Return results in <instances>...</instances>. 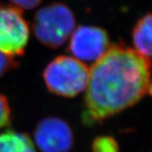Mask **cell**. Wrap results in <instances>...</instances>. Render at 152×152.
Listing matches in <instances>:
<instances>
[{"label":"cell","mask_w":152,"mask_h":152,"mask_svg":"<svg viewBox=\"0 0 152 152\" xmlns=\"http://www.w3.org/2000/svg\"><path fill=\"white\" fill-rule=\"evenodd\" d=\"M151 14L148 13L137 21L132 33L135 51L148 61L151 57Z\"/></svg>","instance_id":"52a82bcc"},{"label":"cell","mask_w":152,"mask_h":152,"mask_svg":"<svg viewBox=\"0 0 152 152\" xmlns=\"http://www.w3.org/2000/svg\"><path fill=\"white\" fill-rule=\"evenodd\" d=\"M110 47L107 32L101 27L80 26L70 36L68 51L82 62H96Z\"/></svg>","instance_id":"5b68a950"},{"label":"cell","mask_w":152,"mask_h":152,"mask_svg":"<svg viewBox=\"0 0 152 152\" xmlns=\"http://www.w3.org/2000/svg\"><path fill=\"white\" fill-rule=\"evenodd\" d=\"M90 70L82 61L69 56H58L43 72L50 92L64 97H74L86 89Z\"/></svg>","instance_id":"7a4b0ae2"},{"label":"cell","mask_w":152,"mask_h":152,"mask_svg":"<svg viewBox=\"0 0 152 152\" xmlns=\"http://www.w3.org/2000/svg\"><path fill=\"white\" fill-rule=\"evenodd\" d=\"M75 29V18L70 9L61 3H53L36 13L32 30L36 38L51 48L61 47Z\"/></svg>","instance_id":"3957f363"},{"label":"cell","mask_w":152,"mask_h":152,"mask_svg":"<svg viewBox=\"0 0 152 152\" xmlns=\"http://www.w3.org/2000/svg\"><path fill=\"white\" fill-rule=\"evenodd\" d=\"M0 152H37L26 134L14 130L0 133Z\"/></svg>","instance_id":"ba28073f"},{"label":"cell","mask_w":152,"mask_h":152,"mask_svg":"<svg viewBox=\"0 0 152 152\" xmlns=\"http://www.w3.org/2000/svg\"><path fill=\"white\" fill-rule=\"evenodd\" d=\"M11 118V111L7 98L0 94V129L10 124Z\"/></svg>","instance_id":"30bf717a"},{"label":"cell","mask_w":152,"mask_h":152,"mask_svg":"<svg viewBox=\"0 0 152 152\" xmlns=\"http://www.w3.org/2000/svg\"><path fill=\"white\" fill-rule=\"evenodd\" d=\"M29 26L20 9L0 4V52L11 57L24 54Z\"/></svg>","instance_id":"277c9868"},{"label":"cell","mask_w":152,"mask_h":152,"mask_svg":"<svg viewBox=\"0 0 152 152\" xmlns=\"http://www.w3.org/2000/svg\"><path fill=\"white\" fill-rule=\"evenodd\" d=\"M86 90L82 120L94 125L151 94V61L124 44L110 46L91 68Z\"/></svg>","instance_id":"6da1fadb"},{"label":"cell","mask_w":152,"mask_h":152,"mask_svg":"<svg viewBox=\"0 0 152 152\" xmlns=\"http://www.w3.org/2000/svg\"><path fill=\"white\" fill-rule=\"evenodd\" d=\"M92 152H118V145L112 137H98L93 142Z\"/></svg>","instance_id":"9c48e42d"},{"label":"cell","mask_w":152,"mask_h":152,"mask_svg":"<svg viewBox=\"0 0 152 152\" xmlns=\"http://www.w3.org/2000/svg\"><path fill=\"white\" fill-rule=\"evenodd\" d=\"M35 141L42 152H69L74 135L69 125L58 118H46L37 126Z\"/></svg>","instance_id":"8992f818"},{"label":"cell","mask_w":152,"mask_h":152,"mask_svg":"<svg viewBox=\"0 0 152 152\" xmlns=\"http://www.w3.org/2000/svg\"><path fill=\"white\" fill-rule=\"evenodd\" d=\"M11 3L20 10H32L41 4L42 0H10Z\"/></svg>","instance_id":"7c38bea8"},{"label":"cell","mask_w":152,"mask_h":152,"mask_svg":"<svg viewBox=\"0 0 152 152\" xmlns=\"http://www.w3.org/2000/svg\"><path fill=\"white\" fill-rule=\"evenodd\" d=\"M19 64L18 61L9 55L0 52V78L11 69L16 68Z\"/></svg>","instance_id":"8fae6325"}]
</instances>
